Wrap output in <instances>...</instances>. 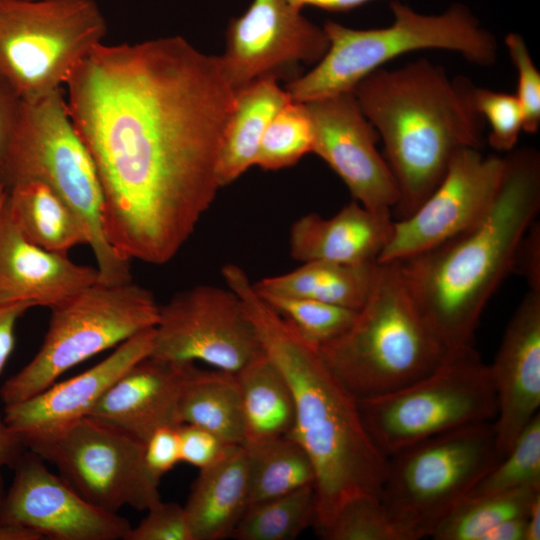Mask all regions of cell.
Returning a JSON list of instances; mask_svg holds the SVG:
<instances>
[{
	"instance_id": "cell-1",
	"label": "cell",
	"mask_w": 540,
	"mask_h": 540,
	"mask_svg": "<svg viewBox=\"0 0 540 540\" xmlns=\"http://www.w3.org/2000/svg\"><path fill=\"white\" fill-rule=\"evenodd\" d=\"M65 86L100 177L107 241L124 261L167 263L221 188L219 153L236 92L220 58L182 36L101 43Z\"/></svg>"
},
{
	"instance_id": "cell-2",
	"label": "cell",
	"mask_w": 540,
	"mask_h": 540,
	"mask_svg": "<svg viewBox=\"0 0 540 540\" xmlns=\"http://www.w3.org/2000/svg\"><path fill=\"white\" fill-rule=\"evenodd\" d=\"M222 275L239 296L265 354L291 389L295 419L290 436L314 468V524L320 530L348 499L380 496L388 457L367 431L358 400L328 369L318 346L301 337L257 294L241 267L227 264Z\"/></svg>"
},
{
	"instance_id": "cell-3",
	"label": "cell",
	"mask_w": 540,
	"mask_h": 540,
	"mask_svg": "<svg viewBox=\"0 0 540 540\" xmlns=\"http://www.w3.org/2000/svg\"><path fill=\"white\" fill-rule=\"evenodd\" d=\"M498 195L475 225L395 262L423 320L448 354L472 347L481 314L513 272L518 247L540 210V155L513 149Z\"/></svg>"
},
{
	"instance_id": "cell-4",
	"label": "cell",
	"mask_w": 540,
	"mask_h": 540,
	"mask_svg": "<svg viewBox=\"0 0 540 540\" xmlns=\"http://www.w3.org/2000/svg\"><path fill=\"white\" fill-rule=\"evenodd\" d=\"M473 88L425 58L393 70L379 68L354 88L398 186L397 220L431 194L457 151L482 148L483 119L473 105Z\"/></svg>"
},
{
	"instance_id": "cell-5",
	"label": "cell",
	"mask_w": 540,
	"mask_h": 540,
	"mask_svg": "<svg viewBox=\"0 0 540 540\" xmlns=\"http://www.w3.org/2000/svg\"><path fill=\"white\" fill-rule=\"evenodd\" d=\"M328 369L357 399L403 388L449 355L429 329L394 263L380 264L350 327L318 347Z\"/></svg>"
},
{
	"instance_id": "cell-6",
	"label": "cell",
	"mask_w": 540,
	"mask_h": 540,
	"mask_svg": "<svg viewBox=\"0 0 540 540\" xmlns=\"http://www.w3.org/2000/svg\"><path fill=\"white\" fill-rule=\"evenodd\" d=\"M390 9L393 22L383 28L354 29L326 21L328 49L314 68L287 84L290 97L307 103L353 91L389 61L418 50H448L482 66L497 59L495 37L464 4H452L440 14H423L392 0Z\"/></svg>"
},
{
	"instance_id": "cell-7",
	"label": "cell",
	"mask_w": 540,
	"mask_h": 540,
	"mask_svg": "<svg viewBox=\"0 0 540 540\" xmlns=\"http://www.w3.org/2000/svg\"><path fill=\"white\" fill-rule=\"evenodd\" d=\"M0 181L7 189L25 181L46 184L85 227L99 282L132 281L129 262L122 260L107 241L98 170L70 118L63 88L23 102L19 125L0 166Z\"/></svg>"
},
{
	"instance_id": "cell-8",
	"label": "cell",
	"mask_w": 540,
	"mask_h": 540,
	"mask_svg": "<svg viewBox=\"0 0 540 540\" xmlns=\"http://www.w3.org/2000/svg\"><path fill=\"white\" fill-rule=\"evenodd\" d=\"M500 459L493 421L427 438L388 457L380 500L400 539L431 537Z\"/></svg>"
},
{
	"instance_id": "cell-9",
	"label": "cell",
	"mask_w": 540,
	"mask_h": 540,
	"mask_svg": "<svg viewBox=\"0 0 540 540\" xmlns=\"http://www.w3.org/2000/svg\"><path fill=\"white\" fill-rule=\"evenodd\" d=\"M159 308L153 294L133 281L97 282L53 306L41 347L5 381L1 400L5 405L26 400L79 363L154 328Z\"/></svg>"
},
{
	"instance_id": "cell-10",
	"label": "cell",
	"mask_w": 540,
	"mask_h": 540,
	"mask_svg": "<svg viewBox=\"0 0 540 540\" xmlns=\"http://www.w3.org/2000/svg\"><path fill=\"white\" fill-rule=\"evenodd\" d=\"M358 405L367 431L387 457L427 438L493 421L497 413L489 365L473 347L449 354L423 378Z\"/></svg>"
},
{
	"instance_id": "cell-11",
	"label": "cell",
	"mask_w": 540,
	"mask_h": 540,
	"mask_svg": "<svg viewBox=\"0 0 540 540\" xmlns=\"http://www.w3.org/2000/svg\"><path fill=\"white\" fill-rule=\"evenodd\" d=\"M106 33L95 0H0V75L36 100L63 88Z\"/></svg>"
},
{
	"instance_id": "cell-12",
	"label": "cell",
	"mask_w": 540,
	"mask_h": 540,
	"mask_svg": "<svg viewBox=\"0 0 540 540\" xmlns=\"http://www.w3.org/2000/svg\"><path fill=\"white\" fill-rule=\"evenodd\" d=\"M23 443L100 509L111 513L125 506L147 510L161 500V478L147 467L144 443L93 417L85 416Z\"/></svg>"
},
{
	"instance_id": "cell-13",
	"label": "cell",
	"mask_w": 540,
	"mask_h": 540,
	"mask_svg": "<svg viewBox=\"0 0 540 540\" xmlns=\"http://www.w3.org/2000/svg\"><path fill=\"white\" fill-rule=\"evenodd\" d=\"M263 354L254 325L229 287L194 286L176 293L159 308L153 358L202 362L237 374Z\"/></svg>"
},
{
	"instance_id": "cell-14",
	"label": "cell",
	"mask_w": 540,
	"mask_h": 540,
	"mask_svg": "<svg viewBox=\"0 0 540 540\" xmlns=\"http://www.w3.org/2000/svg\"><path fill=\"white\" fill-rule=\"evenodd\" d=\"M506 167L505 156L463 148L431 194L406 218L393 221L377 262L395 263L427 251L481 220L493 205Z\"/></svg>"
},
{
	"instance_id": "cell-15",
	"label": "cell",
	"mask_w": 540,
	"mask_h": 540,
	"mask_svg": "<svg viewBox=\"0 0 540 540\" xmlns=\"http://www.w3.org/2000/svg\"><path fill=\"white\" fill-rule=\"evenodd\" d=\"M329 46L319 27L285 0H252L229 21L223 72L235 92L264 78H279L285 69L321 60Z\"/></svg>"
},
{
	"instance_id": "cell-16",
	"label": "cell",
	"mask_w": 540,
	"mask_h": 540,
	"mask_svg": "<svg viewBox=\"0 0 540 540\" xmlns=\"http://www.w3.org/2000/svg\"><path fill=\"white\" fill-rule=\"evenodd\" d=\"M312 121V152L341 178L363 207L390 213L399 201L396 180L376 143L378 133L353 91L305 103Z\"/></svg>"
},
{
	"instance_id": "cell-17",
	"label": "cell",
	"mask_w": 540,
	"mask_h": 540,
	"mask_svg": "<svg viewBox=\"0 0 540 540\" xmlns=\"http://www.w3.org/2000/svg\"><path fill=\"white\" fill-rule=\"evenodd\" d=\"M14 468L0 500V521L32 529L43 539H125L131 528L126 518L88 502L35 453H23Z\"/></svg>"
},
{
	"instance_id": "cell-18",
	"label": "cell",
	"mask_w": 540,
	"mask_h": 540,
	"mask_svg": "<svg viewBox=\"0 0 540 540\" xmlns=\"http://www.w3.org/2000/svg\"><path fill=\"white\" fill-rule=\"evenodd\" d=\"M489 369L497 398L493 429L502 457L539 413L540 293L528 290L505 329Z\"/></svg>"
},
{
	"instance_id": "cell-19",
	"label": "cell",
	"mask_w": 540,
	"mask_h": 540,
	"mask_svg": "<svg viewBox=\"0 0 540 540\" xmlns=\"http://www.w3.org/2000/svg\"><path fill=\"white\" fill-rule=\"evenodd\" d=\"M153 341L154 328L142 331L118 345L113 353L87 371L55 382L26 400L5 405V422L24 441L88 416L115 381L151 355Z\"/></svg>"
},
{
	"instance_id": "cell-20",
	"label": "cell",
	"mask_w": 540,
	"mask_h": 540,
	"mask_svg": "<svg viewBox=\"0 0 540 540\" xmlns=\"http://www.w3.org/2000/svg\"><path fill=\"white\" fill-rule=\"evenodd\" d=\"M195 368L148 356L115 381L88 416L145 443L157 429L181 425L180 403Z\"/></svg>"
},
{
	"instance_id": "cell-21",
	"label": "cell",
	"mask_w": 540,
	"mask_h": 540,
	"mask_svg": "<svg viewBox=\"0 0 540 540\" xmlns=\"http://www.w3.org/2000/svg\"><path fill=\"white\" fill-rule=\"evenodd\" d=\"M97 282L96 268L28 241L13 223L5 199L0 209V305L52 308Z\"/></svg>"
},
{
	"instance_id": "cell-22",
	"label": "cell",
	"mask_w": 540,
	"mask_h": 540,
	"mask_svg": "<svg viewBox=\"0 0 540 540\" xmlns=\"http://www.w3.org/2000/svg\"><path fill=\"white\" fill-rule=\"evenodd\" d=\"M392 214L373 212L355 200L330 218L310 213L290 230V254L302 263L377 262L392 230Z\"/></svg>"
},
{
	"instance_id": "cell-23",
	"label": "cell",
	"mask_w": 540,
	"mask_h": 540,
	"mask_svg": "<svg viewBox=\"0 0 540 540\" xmlns=\"http://www.w3.org/2000/svg\"><path fill=\"white\" fill-rule=\"evenodd\" d=\"M249 507V467L244 445H230L200 470L184 509L194 540L232 537Z\"/></svg>"
},
{
	"instance_id": "cell-24",
	"label": "cell",
	"mask_w": 540,
	"mask_h": 540,
	"mask_svg": "<svg viewBox=\"0 0 540 540\" xmlns=\"http://www.w3.org/2000/svg\"><path fill=\"white\" fill-rule=\"evenodd\" d=\"M276 77H264L236 92L224 129L218 160L222 186L238 179L256 159L264 132L276 112L290 99Z\"/></svg>"
},
{
	"instance_id": "cell-25",
	"label": "cell",
	"mask_w": 540,
	"mask_h": 540,
	"mask_svg": "<svg viewBox=\"0 0 540 540\" xmlns=\"http://www.w3.org/2000/svg\"><path fill=\"white\" fill-rule=\"evenodd\" d=\"M378 268V262L312 261L293 271L263 278L253 283V287L260 295L307 298L358 311L372 291Z\"/></svg>"
},
{
	"instance_id": "cell-26",
	"label": "cell",
	"mask_w": 540,
	"mask_h": 540,
	"mask_svg": "<svg viewBox=\"0 0 540 540\" xmlns=\"http://www.w3.org/2000/svg\"><path fill=\"white\" fill-rule=\"evenodd\" d=\"M6 206L20 233L31 243L67 255L88 235L73 210L46 184L25 181L8 188Z\"/></svg>"
},
{
	"instance_id": "cell-27",
	"label": "cell",
	"mask_w": 540,
	"mask_h": 540,
	"mask_svg": "<svg viewBox=\"0 0 540 540\" xmlns=\"http://www.w3.org/2000/svg\"><path fill=\"white\" fill-rule=\"evenodd\" d=\"M235 375L241 395L244 445L290 435L295 419L293 395L265 352Z\"/></svg>"
},
{
	"instance_id": "cell-28",
	"label": "cell",
	"mask_w": 540,
	"mask_h": 540,
	"mask_svg": "<svg viewBox=\"0 0 540 540\" xmlns=\"http://www.w3.org/2000/svg\"><path fill=\"white\" fill-rule=\"evenodd\" d=\"M181 424L203 428L227 445H244L240 388L235 374L195 368L180 403Z\"/></svg>"
},
{
	"instance_id": "cell-29",
	"label": "cell",
	"mask_w": 540,
	"mask_h": 540,
	"mask_svg": "<svg viewBox=\"0 0 540 540\" xmlns=\"http://www.w3.org/2000/svg\"><path fill=\"white\" fill-rule=\"evenodd\" d=\"M244 446L249 467V506L314 486L313 465L290 435Z\"/></svg>"
},
{
	"instance_id": "cell-30",
	"label": "cell",
	"mask_w": 540,
	"mask_h": 540,
	"mask_svg": "<svg viewBox=\"0 0 540 540\" xmlns=\"http://www.w3.org/2000/svg\"><path fill=\"white\" fill-rule=\"evenodd\" d=\"M540 487L466 497L439 524L435 540H481L490 529L505 520L527 515Z\"/></svg>"
},
{
	"instance_id": "cell-31",
	"label": "cell",
	"mask_w": 540,
	"mask_h": 540,
	"mask_svg": "<svg viewBox=\"0 0 540 540\" xmlns=\"http://www.w3.org/2000/svg\"><path fill=\"white\" fill-rule=\"evenodd\" d=\"M314 486L250 505L235 528L237 540H293L314 524Z\"/></svg>"
},
{
	"instance_id": "cell-32",
	"label": "cell",
	"mask_w": 540,
	"mask_h": 540,
	"mask_svg": "<svg viewBox=\"0 0 540 540\" xmlns=\"http://www.w3.org/2000/svg\"><path fill=\"white\" fill-rule=\"evenodd\" d=\"M314 132L305 103L290 98L273 116L262 137L256 165L279 170L312 152Z\"/></svg>"
},
{
	"instance_id": "cell-33",
	"label": "cell",
	"mask_w": 540,
	"mask_h": 540,
	"mask_svg": "<svg viewBox=\"0 0 540 540\" xmlns=\"http://www.w3.org/2000/svg\"><path fill=\"white\" fill-rule=\"evenodd\" d=\"M540 487V415L536 414L511 448L478 481L467 497Z\"/></svg>"
},
{
	"instance_id": "cell-34",
	"label": "cell",
	"mask_w": 540,
	"mask_h": 540,
	"mask_svg": "<svg viewBox=\"0 0 540 540\" xmlns=\"http://www.w3.org/2000/svg\"><path fill=\"white\" fill-rule=\"evenodd\" d=\"M258 295L301 337L318 347L345 332L357 314L356 310L307 298Z\"/></svg>"
},
{
	"instance_id": "cell-35",
	"label": "cell",
	"mask_w": 540,
	"mask_h": 540,
	"mask_svg": "<svg viewBox=\"0 0 540 540\" xmlns=\"http://www.w3.org/2000/svg\"><path fill=\"white\" fill-rule=\"evenodd\" d=\"M319 534L328 540H401L380 496L361 494L345 501Z\"/></svg>"
},
{
	"instance_id": "cell-36",
	"label": "cell",
	"mask_w": 540,
	"mask_h": 540,
	"mask_svg": "<svg viewBox=\"0 0 540 540\" xmlns=\"http://www.w3.org/2000/svg\"><path fill=\"white\" fill-rule=\"evenodd\" d=\"M474 108L490 126L489 145L498 152L515 149L523 131V112L515 94L487 88H473Z\"/></svg>"
},
{
	"instance_id": "cell-37",
	"label": "cell",
	"mask_w": 540,
	"mask_h": 540,
	"mask_svg": "<svg viewBox=\"0 0 540 540\" xmlns=\"http://www.w3.org/2000/svg\"><path fill=\"white\" fill-rule=\"evenodd\" d=\"M511 61L517 71L515 94L523 112V131L535 134L540 127V73L524 38L515 32L505 38Z\"/></svg>"
},
{
	"instance_id": "cell-38",
	"label": "cell",
	"mask_w": 540,
	"mask_h": 540,
	"mask_svg": "<svg viewBox=\"0 0 540 540\" xmlns=\"http://www.w3.org/2000/svg\"><path fill=\"white\" fill-rule=\"evenodd\" d=\"M124 540H194L184 506L159 500Z\"/></svg>"
},
{
	"instance_id": "cell-39",
	"label": "cell",
	"mask_w": 540,
	"mask_h": 540,
	"mask_svg": "<svg viewBox=\"0 0 540 540\" xmlns=\"http://www.w3.org/2000/svg\"><path fill=\"white\" fill-rule=\"evenodd\" d=\"M180 460L199 470L215 463L228 446L211 432L190 424L178 427Z\"/></svg>"
},
{
	"instance_id": "cell-40",
	"label": "cell",
	"mask_w": 540,
	"mask_h": 540,
	"mask_svg": "<svg viewBox=\"0 0 540 540\" xmlns=\"http://www.w3.org/2000/svg\"><path fill=\"white\" fill-rule=\"evenodd\" d=\"M179 426L161 427L144 443V456L147 467L159 478L181 462Z\"/></svg>"
},
{
	"instance_id": "cell-41",
	"label": "cell",
	"mask_w": 540,
	"mask_h": 540,
	"mask_svg": "<svg viewBox=\"0 0 540 540\" xmlns=\"http://www.w3.org/2000/svg\"><path fill=\"white\" fill-rule=\"evenodd\" d=\"M536 222L529 227L518 247L513 271L526 280L529 291L540 293V225Z\"/></svg>"
},
{
	"instance_id": "cell-42",
	"label": "cell",
	"mask_w": 540,
	"mask_h": 540,
	"mask_svg": "<svg viewBox=\"0 0 540 540\" xmlns=\"http://www.w3.org/2000/svg\"><path fill=\"white\" fill-rule=\"evenodd\" d=\"M23 100L0 75V166L19 125Z\"/></svg>"
},
{
	"instance_id": "cell-43",
	"label": "cell",
	"mask_w": 540,
	"mask_h": 540,
	"mask_svg": "<svg viewBox=\"0 0 540 540\" xmlns=\"http://www.w3.org/2000/svg\"><path fill=\"white\" fill-rule=\"evenodd\" d=\"M32 307L23 302L0 305V374L14 349L16 323Z\"/></svg>"
},
{
	"instance_id": "cell-44",
	"label": "cell",
	"mask_w": 540,
	"mask_h": 540,
	"mask_svg": "<svg viewBox=\"0 0 540 540\" xmlns=\"http://www.w3.org/2000/svg\"><path fill=\"white\" fill-rule=\"evenodd\" d=\"M25 448L21 438L7 425L0 411V500L3 496L1 469L5 466L14 467Z\"/></svg>"
},
{
	"instance_id": "cell-45",
	"label": "cell",
	"mask_w": 540,
	"mask_h": 540,
	"mask_svg": "<svg viewBox=\"0 0 540 540\" xmlns=\"http://www.w3.org/2000/svg\"><path fill=\"white\" fill-rule=\"evenodd\" d=\"M526 516L503 521L487 531L481 540H524Z\"/></svg>"
},
{
	"instance_id": "cell-46",
	"label": "cell",
	"mask_w": 540,
	"mask_h": 540,
	"mask_svg": "<svg viewBox=\"0 0 540 540\" xmlns=\"http://www.w3.org/2000/svg\"><path fill=\"white\" fill-rule=\"evenodd\" d=\"M290 5L302 10L313 6L331 12H346L374 0H285Z\"/></svg>"
},
{
	"instance_id": "cell-47",
	"label": "cell",
	"mask_w": 540,
	"mask_h": 540,
	"mask_svg": "<svg viewBox=\"0 0 540 540\" xmlns=\"http://www.w3.org/2000/svg\"><path fill=\"white\" fill-rule=\"evenodd\" d=\"M43 537L24 526L0 521V540H41Z\"/></svg>"
},
{
	"instance_id": "cell-48",
	"label": "cell",
	"mask_w": 540,
	"mask_h": 540,
	"mask_svg": "<svg viewBox=\"0 0 540 540\" xmlns=\"http://www.w3.org/2000/svg\"><path fill=\"white\" fill-rule=\"evenodd\" d=\"M540 539V494L532 501L526 515V530L524 540Z\"/></svg>"
},
{
	"instance_id": "cell-49",
	"label": "cell",
	"mask_w": 540,
	"mask_h": 540,
	"mask_svg": "<svg viewBox=\"0 0 540 540\" xmlns=\"http://www.w3.org/2000/svg\"><path fill=\"white\" fill-rule=\"evenodd\" d=\"M8 189L6 186L0 181V209L2 205L5 202V199L7 197Z\"/></svg>"
}]
</instances>
